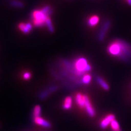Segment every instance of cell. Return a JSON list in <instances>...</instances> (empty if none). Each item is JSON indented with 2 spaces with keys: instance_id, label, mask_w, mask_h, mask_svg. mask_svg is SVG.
Masks as SVG:
<instances>
[{
  "instance_id": "cell-9",
  "label": "cell",
  "mask_w": 131,
  "mask_h": 131,
  "mask_svg": "<svg viewBox=\"0 0 131 131\" xmlns=\"http://www.w3.org/2000/svg\"><path fill=\"white\" fill-rule=\"evenodd\" d=\"M34 119L36 124H38L40 126H42L46 128H50L51 127V124L50 122L47 121L46 120H44V118H42L40 116L34 118Z\"/></svg>"
},
{
  "instance_id": "cell-10",
  "label": "cell",
  "mask_w": 131,
  "mask_h": 131,
  "mask_svg": "<svg viewBox=\"0 0 131 131\" xmlns=\"http://www.w3.org/2000/svg\"><path fill=\"white\" fill-rule=\"evenodd\" d=\"M75 101L77 104L81 108H84L85 106V96L80 93H78L75 95Z\"/></svg>"
},
{
  "instance_id": "cell-12",
  "label": "cell",
  "mask_w": 131,
  "mask_h": 131,
  "mask_svg": "<svg viewBox=\"0 0 131 131\" xmlns=\"http://www.w3.org/2000/svg\"><path fill=\"white\" fill-rule=\"evenodd\" d=\"M96 80L98 84L101 86L102 89H103L104 90H106V91H108V90H109V85L102 78L100 77H97L96 78Z\"/></svg>"
},
{
  "instance_id": "cell-16",
  "label": "cell",
  "mask_w": 131,
  "mask_h": 131,
  "mask_svg": "<svg viewBox=\"0 0 131 131\" xmlns=\"http://www.w3.org/2000/svg\"><path fill=\"white\" fill-rule=\"evenodd\" d=\"M46 25H47L48 29L49 31V32L51 33H53L54 32V26L52 25L51 20L50 18H48V19L46 20Z\"/></svg>"
},
{
  "instance_id": "cell-20",
  "label": "cell",
  "mask_w": 131,
  "mask_h": 131,
  "mask_svg": "<svg viewBox=\"0 0 131 131\" xmlns=\"http://www.w3.org/2000/svg\"><path fill=\"white\" fill-rule=\"evenodd\" d=\"M128 4V5L131 6V0H126Z\"/></svg>"
},
{
  "instance_id": "cell-3",
  "label": "cell",
  "mask_w": 131,
  "mask_h": 131,
  "mask_svg": "<svg viewBox=\"0 0 131 131\" xmlns=\"http://www.w3.org/2000/svg\"><path fill=\"white\" fill-rule=\"evenodd\" d=\"M73 68L74 69L75 75L80 77L91 71L92 67L85 58L79 57L74 61Z\"/></svg>"
},
{
  "instance_id": "cell-13",
  "label": "cell",
  "mask_w": 131,
  "mask_h": 131,
  "mask_svg": "<svg viewBox=\"0 0 131 131\" xmlns=\"http://www.w3.org/2000/svg\"><path fill=\"white\" fill-rule=\"evenodd\" d=\"M72 106V98L71 96H68L65 98L62 107L65 110H69Z\"/></svg>"
},
{
  "instance_id": "cell-15",
  "label": "cell",
  "mask_w": 131,
  "mask_h": 131,
  "mask_svg": "<svg viewBox=\"0 0 131 131\" xmlns=\"http://www.w3.org/2000/svg\"><path fill=\"white\" fill-rule=\"evenodd\" d=\"M41 114V107L39 105H36L33 111V117L34 118L39 117Z\"/></svg>"
},
{
  "instance_id": "cell-14",
  "label": "cell",
  "mask_w": 131,
  "mask_h": 131,
  "mask_svg": "<svg viewBox=\"0 0 131 131\" xmlns=\"http://www.w3.org/2000/svg\"><path fill=\"white\" fill-rule=\"evenodd\" d=\"M92 77L91 75L89 74H85V75H83L82 79H81V84H83L85 85L89 84L91 81Z\"/></svg>"
},
{
  "instance_id": "cell-21",
  "label": "cell",
  "mask_w": 131,
  "mask_h": 131,
  "mask_svg": "<svg viewBox=\"0 0 131 131\" xmlns=\"http://www.w3.org/2000/svg\"></svg>"
},
{
  "instance_id": "cell-7",
  "label": "cell",
  "mask_w": 131,
  "mask_h": 131,
  "mask_svg": "<svg viewBox=\"0 0 131 131\" xmlns=\"http://www.w3.org/2000/svg\"><path fill=\"white\" fill-rule=\"evenodd\" d=\"M19 29L22 31L24 34H28L32 29V26L30 23L25 24L23 23H20L18 25Z\"/></svg>"
},
{
  "instance_id": "cell-8",
  "label": "cell",
  "mask_w": 131,
  "mask_h": 131,
  "mask_svg": "<svg viewBox=\"0 0 131 131\" xmlns=\"http://www.w3.org/2000/svg\"><path fill=\"white\" fill-rule=\"evenodd\" d=\"M57 88H58V87H57V86H55V85L52 86L50 87L48 89L45 90V91H44L43 92L40 93V94L39 95L40 98L42 100L45 99V98H47L51 93L55 91L57 89Z\"/></svg>"
},
{
  "instance_id": "cell-2",
  "label": "cell",
  "mask_w": 131,
  "mask_h": 131,
  "mask_svg": "<svg viewBox=\"0 0 131 131\" xmlns=\"http://www.w3.org/2000/svg\"><path fill=\"white\" fill-rule=\"evenodd\" d=\"M52 9L49 6H46L40 10H35L32 12L31 20L36 27H43L46 25V20L52 14Z\"/></svg>"
},
{
  "instance_id": "cell-4",
  "label": "cell",
  "mask_w": 131,
  "mask_h": 131,
  "mask_svg": "<svg viewBox=\"0 0 131 131\" xmlns=\"http://www.w3.org/2000/svg\"><path fill=\"white\" fill-rule=\"evenodd\" d=\"M110 26H111V21L110 20H106L104 22L98 35V39L100 42H102L104 39Z\"/></svg>"
},
{
  "instance_id": "cell-19",
  "label": "cell",
  "mask_w": 131,
  "mask_h": 131,
  "mask_svg": "<svg viewBox=\"0 0 131 131\" xmlns=\"http://www.w3.org/2000/svg\"><path fill=\"white\" fill-rule=\"evenodd\" d=\"M23 77L24 80H29L31 78V74L30 72H25L24 73Z\"/></svg>"
},
{
  "instance_id": "cell-17",
  "label": "cell",
  "mask_w": 131,
  "mask_h": 131,
  "mask_svg": "<svg viewBox=\"0 0 131 131\" xmlns=\"http://www.w3.org/2000/svg\"><path fill=\"white\" fill-rule=\"evenodd\" d=\"M10 5L12 6H13L14 7H16V8H21L24 7V3L22 2H20L19 1H12L10 3Z\"/></svg>"
},
{
  "instance_id": "cell-18",
  "label": "cell",
  "mask_w": 131,
  "mask_h": 131,
  "mask_svg": "<svg viewBox=\"0 0 131 131\" xmlns=\"http://www.w3.org/2000/svg\"><path fill=\"white\" fill-rule=\"evenodd\" d=\"M111 125V127L114 131H120V125L118 124V122L115 120H114L110 124Z\"/></svg>"
},
{
  "instance_id": "cell-5",
  "label": "cell",
  "mask_w": 131,
  "mask_h": 131,
  "mask_svg": "<svg viewBox=\"0 0 131 131\" xmlns=\"http://www.w3.org/2000/svg\"><path fill=\"white\" fill-rule=\"evenodd\" d=\"M85 96V106L84 108H85L86 111L89 116L90 117H94L95 116V111L94 110L93 106L92 105L91 102L89 99L88 96L84 95Z\"/></svg>"
},
{
  "instance_id": "cell-6",
  "label": "cell",
  "mask_w": 131,
  "mask_h": 131,
  "mask_svg": "<svg viewBox=\"0 0 131 131\" xmlns=\"http://www.w3.org/2000/svg\"><path fill=\"white\" fill-rule=\"evenodd\" d=\"M115 120V115L113 114H109L106 115L100 123V127L102 129H105L110 125L111 122Z\"/></svg>"
},
{
  "instance_id": "cell-1",
  "label": "cell",
  "mask_w": 131,
  "mask_h": 131,
  "mask_svg": "<svg viewBox=\"0 0 131 131\" xmlns=\"http://www.w3.org/2000/svg\"><path fill=\"white\" fill-rule=\"evenodd\" d=\"M108 54L123 62H131V44L122 39H117L107 47Z\"/></svg>"
},
{
  "instance_id": "cell-11",
  "label": "cell",
  "mask_w": 131,
  "mask_h": 131,
  "mask_svg": "<svg viewBox=\"0 0 131 131\" xmlns=\"http://www.w3.org/2000/svg\"><path fill=\"white\" fill-rule=\"evenodd\" d=\"M99 21L100 18L97 15H93L89 19L88 21V24L90 26L93 27L97 25Z\"/></svg>"
}]
</instances>
